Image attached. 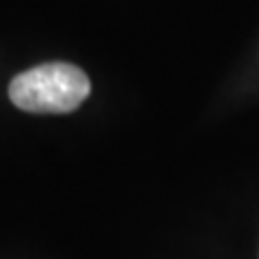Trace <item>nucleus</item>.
Masks as SVG:
<instances>
[{
	"label": "nucleus",
	"mask_w": 259,
	"mask_h": 259,
	"mask_svg": "<svg viewBox=\"0 0 259 259\" xmlns=\"http://www.w3.org/2000/svg\"><path fill=\"white\" fill-rule=\"evenodd\" d=\"M91 93V80L71 63H41L9 82V100L39 115H67Z\"/></svg>",
	"instance_id": "obj_1"
}]
</instances>
